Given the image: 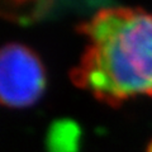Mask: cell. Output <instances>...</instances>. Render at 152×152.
<instances>
[{
	"label": "cell",
	"instance_id": "cell-3",
	"mask_svg": "<svg viewBox=\"0 0 152 152\" xmlns=\"http://www.w3.org/2000/svg\"><path fill=\"white\" fill-rule=\"evenodd\" d=\"M96 3L100 0H0V18L33 26Z\"/></svg>",
	"mask_w": 152,
	"mask_h": 152
},
{
	"label": "cell",
	"instance_id": "cell-4",
	"mask_svg": "<svg viewBox=\"0 0 152 152\" xmlns=\"http://www.w3.org/2000/svg\"><path fill=\"white\" fill-rule=\"evenodd\" d=\"M147 152H152V142L150 143V146H148V148H147Z\"/></svg>",
	"mask_w": 152,
	"mask_h": 152
},
{
	"label": "cell",
	"instance_id": "cell-1",
	"mask_svg": "<svg viewBox=\"0 0 152 152\" xmlns=\"http://www.w3.org/2000/svg\"><path fill=\"white\" fill-rule=\"evenodd\" d=\"M88 45L71 80L99 102L119 105L152 96V14L109 7L79 27Z\"/></svg>",
	"mask_w": 152,
	"mask_h": 152
},
{
	"label": "cell",
	"instance_id": "cell-2",
	"mask_svg": "<svg viewBox=\"0 0 152 152\" xmlns=\"http://www.w3.org/2000/svg\"><path fill=\"white\" fill-rule=\"evenodd\" d=\"M47 85L46 69L34 51L20 43L0 47V104L20 109L36 104Z\"/></svg>",
	"mask_w": 152,
	"mask_h": 152
}]
</instances>
